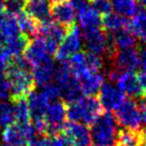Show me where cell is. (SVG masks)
Masks as SVG:
<instances>
[{
	"mask_svg": "<svg viewBox=\"0 0 146 146\" xmlns=\"http://www.w3.org/2000/svg\"><path fill=\"white\" fill-rule=\"evenodd\" d=\"M0 33L5 38V43L11 39L22 35L16 16L8 13L7 11L0 12Z\"/></svg>",
	"mask_w": 146,
	"mask_h": 146,
	"instance_id": "20",
	"label": "cell"
},
{
	"mask_svg": "<svg viewBox=\"0 0 146 146\" xmlns=\"http://www.w3.org/2000/svg\"><path fill=\"white\" fill-rule=\"evenodd\" d=\"M117 121L110 112H104L91 123L90 135L95 146H116L118 139Z\"/></svg>",
	"mask_w": 146,
	"mask_h": 146,
	"instance_id": "2",
	"label": "cell"
},
{
	"mask_svg": "<svg viewBox=\"0 0 146 146\" xmlns=\"http://www.w3.org/2000/svg\"><path fill=\"white\" fill-rule=\"evenodd\" d=\"M5 76L11 84V100L15 101L24 99L35 90V78L31 70L21 69L10 62L5 71Z\"/></svg>",
	"mask_w": 146,
	"mask_h": 146,
	"instance_id": "3",
	"label": "cell"
},
{
	"mask_svg": "<svg viewBox=\"0 0 146 146\" xmlns=\"http://www.w3.org/2000/svg\"><path fill=\"white\" fill-rule=\"evenodd\" d=\"M146 130L123 129L118 133L116 146H145Z\"/></svg>",
	"mask_w": 146,
	"mask_h": 146,
	"instance_id": "22",
	"label": "cell"
},
{
	"mask_svg": "<svg viewBox=\"0 0 146 146\" xmlns=\"http://www.w3.org/2000/svg\"><path fill=\"white\" fill-rule=\"evenodd\" d=\"M7 12L14 16L25 11V0H5Z\"/></svg>",
	"mask_w": 146,
	"mask_h": 146,
	"instance_id": "33",
	"label": "cell"
},
{
	"mask_svg": "<svg viewBox=\"0 0 146 146\" xmlns=\"http://www.w3.org/2000/svg\"><path fill=\"white\" fill-rule=\"evenodd\" d=\"M29 38L26 36L25 35H19L16 38H13L5 43V48L9 52V54L11 55V57H18L24 55V52L26 50V47L28 45L29 42Z\"/></svg>",
	"mask_w": 146,
	"mask_h": 146,
	"instance_id": "25",
	"label": "cell"
},
{
	"mask_svg": "<svg viewBox=\"0 0 146 146\" xmlns=\"http://www.w3.org/2000/svg\"><path fill=\"white\" fill-rule=\"evenodd\" d=\"M89 2L91 3V8L103 16L111 13L113 10L112 0H91Z\"/></svg>",
	"mask_w": 146,
	"mask_h": 146,
	"instance_id": "32",
	"label": "cell"
},
{
	"mask_svg": "<svg viewBox=\"0 0 146 146\" xmlns=\"http://www.w3.org/2000/svg\"><path fill=\"white\" fill-rule=\"evenodd\" d=\"M141 116H142V123H144L146 127V97L142 99L141 102Z\"/></svg>",
	"mask_w": 146,
	"mask_h": 146,
	"instance_id": "35",
	"label": "cell"
},
{
	"mask_svg": "<svg viewBox=\"0 0 146 146\" xmlns=\"http://www.w3.org/2000/svg\"><path fill=\"white\" fill-rule=\"evenodd\" d=\"M115 118L119 126L129 130H141L142 116L139 105L131 99L123 102L115 110Z\"/></svg>",
	"mask_w": 146,
	"mask_h": 146,
	"instance_id": "5",
	"label": "cell"
},
{
	"mask_svg": "<svg viewBox=\"0 0 146 146\" xmlns=\"http://www.w3.org/2000/svg\"><path fill=\"white\" fill-rule=\"evenodd\" d=\"M115 46L117 50H126V48H133L137 45V41L134 36L130 31H123L114 35Z\"/></svg>",
	"mask_w": 146,
	"mask_h": 146,
	"instance_id": "28",
	"label": "cell"
},
{
	"mask_svg": "<svg viewBox=\"0 0 146 146\" xmlns=\"http://www.w3.org/2000/svg\"><path fill=\"white\" fill-rule=\"evenodd\" d=\"M0 146H12V145H10V144H7V143H0Z\"/></svg>",
	"mask_w": 146,
	"mask_h": 146,
	"instance_id": "39",
	"label": "cell"
},
{
	"mask_svg": "<svg viewBox=\"0 0 146 146\" xmlns=\"http://www.w3.org/2000/svg\"><path fill=\"white\" fill-rule=\"evenodd\" d=\"M111 59L113 60L115 70L119 72H133L140 67L141 55L135 47L117 50Z\"/></svg>",
	"mask_w": 146,
	"mask_h": 146,
	"instance_id": "9",
	"label": "cell"
},
{
	"mask_svg": "<svg viewBox=\"0 0 146 146\" xmlns=\"http://www.w3.org/2000/svg\"><path fill=\"white\" fill-rule=\"evenodd\" d=\"M82 39L85 44V48L89 54L101 56L106 53L108 35L104 33L103 28L84 30L82 33Z\"/></svg>",
	"mask_w": 146,
	"mask_h": 146,
	"instance_id": "11",
	"label": "cell"
},
{
	"mask_svg": "<svg viewBox=\"0 0 146 146\" xmlns=\"http://www.w3.org/2000/svg\"><path fill=\"white\" fill-rule=\"evenodd\" d=\"M25 12L39 26L53 22L50 0H25Z\"/></svg>",
	"mask_w": 146,
	"mask_h": 146,
	"instance_id": "12",
	"label": "cell"
},
{
	"mask_svg": "<svg viewBox=\"0 0 146 146\" xmlns=\"http://www.w3.org/2000/svg\"><path fill=\"white\" fill-rule=\"evenodd\" d=\"M27 102L31 120L44 118L46 109L50 102L46 100V98L42 92H38L35 90L30 92L29 96L27 97Z\"/></svg>",
	"mask_w": 146,
	"mask_h": 146,
	"instance_id": "19",
	"label": "cell"
},
{
	"mask_svg": "<svg viewBox=\"0 0 146 146\" xmlns=\"http://www.w3.org/2000/svg\"><path fill=\"white\" fill-rule=\"evenodd\" d=\"M98 100L106 112L115 111L123 102V94L113 83H103L98 91Z\"/></svg>",
	"mask_w": 146,
	"mask_h": 146,
	"instance_id": "13",
	"label": "cell"
},
{
	"mask_svg": "<svg viewBox=\"0 0 146 146\" xmlns=\"http://www.w3.org/2000/svg\"><path fill=\"white\" fill-rule=\"evenodd\" d=\"M31 146H68L67 142L62 137V134H58L55 137L48 135H40L36 137Z\"/></svg>",
	"mask_w": 146,
	"mask_h": 146,
	"instance_id": "30",
	"label": "cell"
},
{
	"mask_svg": "<svg viewBox=\"0 0 146 146\" xmlns=\"http://www.w3.org/2000/svg\"><path fill=\"white\" fill-rule=\"evenodd\" d=\"M14 123L13 104L7 101H0V128H5Z\"/></svg>",
	"mask_w": 146,
	"mask_h": 146,
	"instance_id": "29",
	"label": "cell"
},
{
	"mask_svg": "<svg viewBox=\"0 0 146 146\" xmlns=\"http://www.w3.org/2000/svg\"><path fill=\"white\" fill-rule=\"evenodd\" d=\"M112 5L115 13L123 17L133 16L139 11L137 0H112Z\"/></svg>",
	"mask_w": 146,
	"mask_h": 146,
	"instance_id": "26",
	"label": "cell"
},
{
	"mask_svg": "<svg viewBox=\"0 0 146 146\" xmlns=\"http://www.w3.org/2000/svg\"><path fill=\"white\" fill-rule=\"evenodd\" d=\"M78 19L82 30L102 28V16L89 5H85L78 11Z\"/></svg>",
	"mask_w": 146,
	"mask_h": 146,
	"instance_id": "18",
	"label": "cell"
},
{
	"mask_svg": "<svg viewBox=\"0 0 146 146\" xmlns=\"http://www.w3.org/2000/svg\"><path fill=\"white\" fill-rule=\"evenodd\" d=\"M68 146H91L90 130L81 123H66L61 131Z\"/></svg>",
	"mask_w": 146,
	"mask_h": 146,
	"instance_id": "8",
	"label": "cell"
},
{
	"mask_svg": "<svg viewBox=\"0 0 146 146\" xmlns=\"http://www.w3.org/2000/svg\"><path fill=\"white\" fill-rule=\"evenodd\" d=\"M117 87L123 95L133 99L145 98L140 78L133 72H121L117 78Z\"/></svg>",
	"mask_w": 146,
	"mask_h": 146,
	"instance_id": "15",
	"label": "cell"
},
{
	"mask_svg": "<svg viewBox=\"0 0 146 146\" xmlns=\"http://www.w3.org/2000/svg\"><path fill=\"white\" fill-rule=\"evenodd\" d=\"M42 94L44 95L46 100L48 102H55L58 101L61 97V89L56 83H48L45 86H43V91Z\"/></svg>",
	"mask_w": 146,
	"mask_h": 146,
	"instance_id": "31",
	"label": "cell"
},
{
	"mask_svg": "<svg viewBox=\"0 0 146 146\" xmlns=\"http://www.w3.org/2000/svg\"><path fill=\"white\" fill-rule=\"evenodd\" d=\"M70 2L72 3V5L74 7V9L78 10V11L87 5L86 0H70Z\"/></svg>",
	"mask_w": 146,
	"mask_h": 146,
	"instance_id": "36",
	"label": "cell"
},
{
	"mask_svg": "<svg viewBox=\"0 0 146 146\" xmlns=\"http://www.w3.org/2000/svg\"><path fill=\"white\" fill-rule=\"evenodd\" d=\"M130 32L140 41L146 43V10H139L133 15L130 22Z\"/></svg>",
	"mask_w": 146,
	"mask_h": 146,
	"instance_id": "23",
	"label": "cell"
},
{
	"mask_svg": "<svg viewBox=\"0 0 146 146\" xmlns=\"http://www.w3.org/2000/svg\"><path fill=\"white\" fill-rule=\"evenodd\" d=\"M5 9V0H0V12H3Z\"/></svg>",
	"mask_w": 146,
	"mask_h": 146,
	"instance_id": "37",
	"label": "cell"
},
{
	"mask_svg": "<svg viewBox=\"0 0 146 146\" xmlns=\"http://www.w3.org/2000/svg\"><path fill=\"white\" fill-rule=\"evenodd\" d=\"M55 71H56V67L52 58H48L42 64L32 67L31 72L36 85L43 87L46 84L50 83L55 76Z\"/></svg>",
	"mask_w": 146,
	"mask_h": 146,
	"instance_id": "17",
	"label": "cell"
},
{
	"mask_svg": "<svg viewBox=\"0 0 146 146\" xmlns=\"http://www.w3.org/2000/svg\"><path fill=\"white\" fill-rule=\"evenodd\" d=\"M101 114L102 106L95 97L84 96L67 104V118L69 121L91 125Z\"/></svg>",
	"mask_w": 146,
	"mask_h": 146,
	"instance_id": "1",
	"label": "cell"
},
{
	"mask_svg": "<svg viewBox=\"0 0 146 146\" xmlns=\"http://www.w3.org/2000/svg\"><path fill=\"white\" fill-rule=\"evenodd\" d=\"M52 17L56 23L60 24L66 28H70L74 25L76 13L70 0H50Z\"/></svg>",
	"mask_w": 146,
	"mask_h": 146,
	"instance_id": "10",
	"label": "cell"
},
{
	"mask_svg": "<svg viewBox=\"0 0 146 146\" xmlns=\"http://www.w3.org/2000/svg\"><path fill=\"white\" fill-rule=\"evenodd\" d=\"M11 97V84L9 78L5 75H0V101H5Z\"/></svg>",
	"mask_w": 146,
	"mask_h": 146,
	"instance_id": "34",
	"label": "cell"
},
{
	"mask_svg": "<svg viewBox=\"0 0 146 146\" xmlns=\"http://www.w3.org/2000/svg\"><path fill=\"white\" fill-rule=\"evenodd\" d=\"M88 1H91V0H88Z\"/></svg>",
	"mask_w": 146,
	"mask_h": 146,
	"instance_id": "40",
	"label": "cell"
},
{
	"mask_svg": "<svg viewBox=\"0 0 146 146\" xmlns=\"http://www.w3.org/2000/svg\"><path fill=\"white\" fill-rule=\"evenodd\" d=\"M82 43V35L80 28L75 25L68 29V32L59 45V48L55 55L56 59L59 62H68V60L74 54L78 53Z\"/></svg>",
	"mask_w": 146,
	"mask_h": 146,
	"instance_id": "7",
	"label": "cell"
},
{
	"mask_svg": "<svg viewBox=\"0 0 146 146\" xmlns=\"http://www.w3.org/2000/svg\"><path fill=\"white\" fill-rule=\"evenodd\" d=\"M24 57L31 64V67L38 66L50 58L44 38L36 36L33 39H30L26 50L24 52Z\"/></svg>",
	"mask_w": 146,
	"mask_h": 146,
	"instance_id": "14",
	"label": "cell"
},
{
	"mask_svg": "<svg viewBox=\"0 0 146 146\" xmlns=\"http://www.w3.org/2000/svg\"><path fill=\"white\" fill-rule=\"evenodd\" d=\"M76 80L80 83L83 94L85 96L94 97L100 89L104 82V76L100 71H94L88 69L76 76Z\"/></svg>",
	"mask_w": 146,
	"mask_h": 146,
	"instance_id": "16",
	"label": "cell"
},
{
	"mask_svg": "<svg viewBox=\"0 0 146 146\" xmlns=\"http://www.w3.org/2000/svg\"><path fill=\"white\" fill-rule=\"evenodd\" d=\"M36 131L31 123H14L5 128L2 140L12 146H31L36 139Z\"/></svg>",
	"mask_w": 146,
	"mask_h": 146,
	"instance_id": "4",
	"label": "cell"
},
{
	"mask_svg": "<svg viewBox=\"0 0 146 146\" xmlns=\"http://www.w3.org/2000/svg\"><path fill=\"white\" fill-rule=\"evenodd\" d=\"M67 118V104L64 101L50 102L46 109L44 119L47 123L46 135L55 137L62 131Z\"/></svg>",
	"mask_w": 146,
	"mask_h": 146,
	"instance_id": "6",
	"label": "cell"
},
{
	"mask_svg": "<svg viewBox=\"0 0 146 146\" xmlns=\"http://www.w3.org/2000/svg\"><path fill=\"white\" fill-rule=\"evenodd\" d=\"M102 28L112 35L123 31H130V23L126 17L111 12L102 17Z\"/></svg>",
	"mask_w": 146,
	"mask_h": 146,
	"instance_id": "21",
	"label": "cell"
},
{
	"mask_svg": "<svg viewBox=\"0 0 146 146\" xmlns=\"http://www.w3.org/2000/svg\"><path fill=\"white\" fill-rule=\"evenodd\" d=\"M12 102H13L14 120H15V123H30L31 117H30V112H29L27 98L18 99V100L12 101Z\"/></svg>",
	"mask_w": 146,
	"mask_h": 146,
	"instance_id": "27",
	"label": "cell"
},
{
	"mask_svg": "<svg viewBox=\"0 0 146 146\" xmlns=\"http://www.w3.org/2000/svg\"><path fill=\"white\" fill-rule=\"evenodd\" d=\"M137 2L146 10V0H137Z\"/></svg>",
	"mask_w": 146,
	"mask_h": 146,
	"instance_id": "38",
	"label": "cell"
},
{
	"mask_svg": "<svg viewBox=\"0 0 146 146\" xmlns=\"http://www.w3.org/2000/svg\"><path fill=\"white\" fill-rule=\"evenodd\" d=\"M16 19H17L18 27L21 32L25 35L26 36L30 38H36L38 36V29H39V25L32 19L29 15H28L25 11H23L22 13H19L16 15Z\"/></svg>",
	"mask_w": 146,
	"mask_h": 146,
	"instance_id": "24",
	"label": "cell"
}]
</instances>
